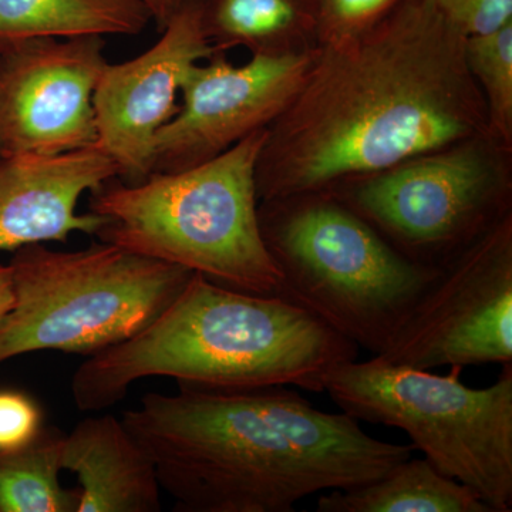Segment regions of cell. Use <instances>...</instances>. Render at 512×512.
I'll use <instances>...</instances> for the list:
<instances>
[{
	"mask_svg": "<svg viewBox=\"0 0 512 512\" xmlns=\"http://www.w3.org/2000/svg\"><path fill=\"white\" fill-rule=\"evenodd\" d=\"M503 366L497 382L471 389L463 367L439 376L373 356L333 369L325 392L357 421L403 430L440 473L511 512L512 363Z\"/></svg>",
	"mask_w": 512,
	"mask_h": 512,
	"instance_id": "obj_7",
	"label": "cell"
},
{
	"mask_svg": "<svg viewBox=\"0 0 512 512\" xmlns=\"http://www.w3.org/2000/svg\"><path fill=\"white\" fill-rule=\"evenodd\" d=\"M12 306L0 319V365L56 350L93 356L148 328L195 272L100 241L80 251L12 252Z\"/></svg>",
	"mask_w": 512,
	"mask_h": 512,
	"instance_id": "obj_6",
	"label": "cell"
},
{
	"mask_svg": "<svg viewBox=\"0 0 512 512\" xmlns=\"http://www.w3.org/2000/svg\"><path fill=\"white\" fill-rule=\"evenodd\" d=\"M379 356L421 370L512 363L511 212L440 269Z\"/></svg>",
	"mask_w": 512,
	"mask_h": 512,
	"instance_id": "obj_9",
	"label": "cell"
},
{
	"mask_svg": "<svg viewBox=\"0 0 512 512\" xmlns=\"http://www.w3.org/2000/svg\"><path fill=\"white\" fill-rule=\"evenodd\" d=\"M315 50L252 55L242 66L217 52L195 64L177 113L157 134L153 173L205 163L271 126L301 87Z\"/></svg>",
	"mask_w": 512,
	"mask_h": 512,
	"instance_id": "obj_11",
	"label": "cell"
},
{
	"mask_svg": "<svg viewBox=\"0 0 512 512\" xmlns=\"http://www.w3.org/2000/svg\"><path fill=\"white\" fill-rule=\"evenodd\" d=\"M318 512H494L467 485L440 473L427 458H407L372 483L332 490Z\"/></svg>",
	"mask_w": 512,
	"mask_h": 512,
	"instance_id": "obj_16",
	"label": "cell"
},
{
	"mask_svg": "<svg viewBox=\"0 0 512 512\" xmlns=\"http://www.w3.org/2000/svg\"><path fill=\"white\" fill-rule=\"evenodd\" d=\"M349 185L342 202L400 254L429 268H443L510 214L500 173L476 140Z\"/></svg>",
	"mask_w": 512,
	"mask_h": 512,
	"instance_id": "obj_8",
	"label": "cell"
},
{
	"mask_svg": "<svg viewBox=\"0 0 512 512\" xmlns=\"http://www.w3.org/2000/svg\"><path fill=\"white\" fill-rule=\"evenodd\" d=\"M161 33L140 56L107 64L93 94L97 144L126 184L153 173L157 134L177 113L185 79L215 53L202 29L198 0H185Z\"/></svg>",
	"mask_w": 512,
	"mask_h": 512,
	"instance_id": "obj_12",
	"label": "cell"
},
{
	"mask_svg": "<svg viewBox=\"0 0 512 512\" xmlns=\"http://www.w3.org/2000/svg\"><path fill=\"white\" fill-rule=\"evenodd\" d=\"M42 429V409L29 394L0 389V451L26 446Z\"/></svg>",
	"mask_w": 512,
	"mask_h": 512,
	"instance_id": "obj_21",
	"label": "cell"
},
{
	"mask_svg": "<svg viewBox=\"0 0 512 512\" xmlns=\"http://www.w3.org/2000/svg\"><path fill=\"white\" fill-rule=\"evenodd\" d=\"M466 35L429 0H400L352 39L316 46L256 163L259 201L329 192L488 137Z\"/></svg>",
	"mask_w": 512,
	"mask_h": 512,
	"instance_id": "obj_1",
	"label": "cell"
},
{
	"mask_svg": "<svg viewBox=\"0 0 512 512\" xmlns=\"http://www.w3.org/2000/svg\"><path fill=\"white\" fill-rule=\"evenodd\" d=\"M63 470L79 480L76 512H158L154 461L113 414L87 417L64 436Z\"/></svg>",
	"mask_w": 512,
	"mask_h": 512,
	"instance_id": "obj_14",
	"label": "cell"
},
{
	"mask_svg": "<svg viewBox=\"0 0 512 512\" xmlns=\"http://www.w3.org/2000/svg\"><path fill=\"white\" fill-rule=\"evenodd\" d=\"M104 37L22 40L0 49V156H59L97 144L93 94Z\"/></svg>",
	"mask_w": 512,
	"mask_h": 512,
	"instance_id": "obj_10",
	"label": "cell"
},
{
	"mask_svg": "<svg viewBox=\"0 0 512 512\" xmlns=\"http://www.w3.org/2000/svg\"><path fill=\"white\" fill-rule=\"evenodd\" d=\"M266 136L268 127L210 161L138 184L107 181L90 192V211L106 218L97 237L225 288L278 295L282 276L262 237L255 180Z\"/></svg>",
	"mask_w": 512,
	"mask_h": 512,
	"instance_id": "obj_4",
	"label": "cell"
},
{
	"mask_svg": "<svg viewBox=\"0 0 512 512\" xmlns=\"http://www.w3.org/2000/svg\"><path fill=\"white\" fill-rule=\"evenodd\" d=\"M150 20L140 0H0V49L40 37L136 36Z\"/></svg>",
	"mask_w": 512,
	"mask_h": 512,
	"instance_id": "obj_17",
	"label": "cell"
},
{
	"mask_svg": "<svg viewBox=\"0 0 512 512\" xmlns=\"http://www.w3.org/2000/svg\"><path fill=\"white\" fill-rule=\"evenodd\" d=\"M466 36L485 35L512 22V0H429Z\"/></svg>",
	"mask_w": 512,
	"mask_h": 512,
	"instance_id": "obj_22",
	"label": "cell"
},
{
	"mask_svg": "<svg viewBox=\"0 0 512 512\" xmlns=\"http://www.w3.org/2000/svg\"><path fill=\"white\" fill-rule=\"evenodd\" d=\"M117 178L99 144L59 156H0V251L96 235L106 218L77 211L86 192Z\"/></svg>",
	"mask_w": 512,
	"mask_h": 512,
	"instance_id": "obj_13",
	"label": "cell"
},
{
	"mask_svg": "<svg viewBox=\"0 0 512 512\" xmlns=\"http://www.w3.org/2000/svg\"><path fill=\"white\" fill-rule=\"evenodd\" d=\"M148 393L124 426L183 512H292L320 491L372 483L412 457L348 414L315 409L285 386Z\"/></svg>",
	"mask_w": 512,
	"mask_h": 512,
	"instance_id": "obj_2",
	"label": "cell"
},
{
	"mask_svg": "<svg viewBox=\"0 0 512 512\" xmlns=\"http://www.w3.org/2000/svg\"><path fill=\"white\" fill-rule=\"evenodd\" d=\"M357 349L282 296L235 291L195 272L148 328L77 367L72 397L82 412H103L134 383L157 376L204 389L296 386L320 393Z\"/></svg>",
	"mask_w": 512,
	"mask_h": 512,
	"instance_id": "obj_3",
	"label": "cell"
},
{
	"mask_svg": "<svg viewBox=\"0 0 512 512\" xmlns=\"http://www.w3.org/2000/svg\"><path fill=\"white\" fill-rule=\"evenodd\" d=\"M399 2L400 0H318L319 45L343 42L359 36L376 25Z\"/></svg>",
	"mask_w": 512,
	"mask_h": 512,
	"instance_id": "obj_20",
	"label": "cell"
},
{
	"mask_svg": "<svg viewBox=\"0 0 512 512\" xmlns=\"http://www.w3.org/2000/svg\"><path fill=\"white\" fill-rule=\"evenodd\" d=\"M64 436L43 426L26 446L0 451V512H76L79 490L60 481Z\"/></svg>",
	"mask_w": 512,
	"mask_h": 512,
	"instance_id": "obj_18",
	"label": "cell"
},
{
	"mask_svg": "<svg viewBox=\"0 0 512 512\" xmlns=\"http://www.w3.org/2000/svg\"><path fill=\"white\" fill-rule=\"evenodd\" d=\"M466 62L487 106L488 137L511 143L512 22L466 37Z\"/></svg>",
	"mask_w": 512,
	"mask_h": 512,
	"instance_id": "obj_19",
	"label": "cell"
},
{
	"mask_svg": "<svg viewBox=\"0 0 512 512\" xmlns=\"http://www.w3.org/2000/svg\"><path fill=\"white\" fill-rule=\"evenodd\" d=\"M202 29L215 53L245 47L251 55L315 49L318 0H198Z\"/></svg>",
	"mask_w": 512,
	"mask_h": 512,
	"instance_id": "obj_15",
	"label": "cell"
},
{
	"mask_svg": "<svg viewBox=\"0 0 512 512\" xmlns=\"http://www.w3.org/2000/svg\"><path fill=\"white\" fill-rule=\"evenodd\" d=\"M12 275L9 265H0V319L12 306Z\"/></svg>",
	"mask_w": 512,
	"mask_h": 512,
	"instance_id": "obj_24",
	"label": "cell"
},
{
	"mask_svg": "<svg viewBox=\"0 0 512 512\" xmlns=\"http://www.w3.org/2000/svg\"><path fill=\"white\" fill-rule=\"evenodd\" d=\"M150 13L151 19L157 23L158 29L163 30L185 0H140Z\"/></svg>",
	"mask_w": 512,
	"mask_h": 512,
	"instance_id": "obj_23",
	"label": "cell"
},
{
	"mask_svg": "<svg viewBox=\"0 0 512 512\" xmlns=\"http://www.w3.org/2000/svg\"><path fill=\"white\" fill-rule=\"evenodd\" d=\"M266 248L281 271L278 296L382 355L440 269L410 261L328 192L264 201Z\"/></svg>",
	"mask_w": 512,
	"mask_h": 512,
	"instance_id": "obj_5",
	"label": "cell"
}]
</instances>
